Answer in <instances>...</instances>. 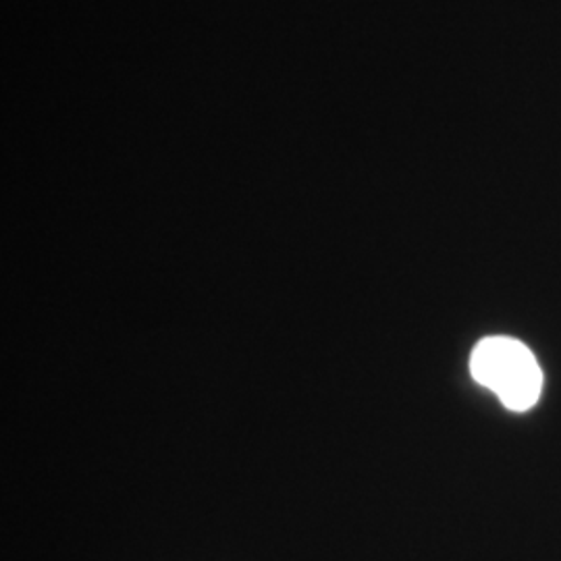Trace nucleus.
<instances>
[{
    "mask_svg": "<svg viewBox=\"0 0 561 561\" xmlns=\"http://www.w3.org/2000/svg\"><path fill=\"white\" fill-rule=\"evenodd\" d=\"M470 373L474 381L495 391L503 405L514 412L530 410L541 398V366L520 341L482 340L472 352Z\"/></svg>",
    "mask_w": 561,
    "mask_h": 561,
    "instance_id": "obj_1",
    "label": "nucleus"
}]
</instances>
